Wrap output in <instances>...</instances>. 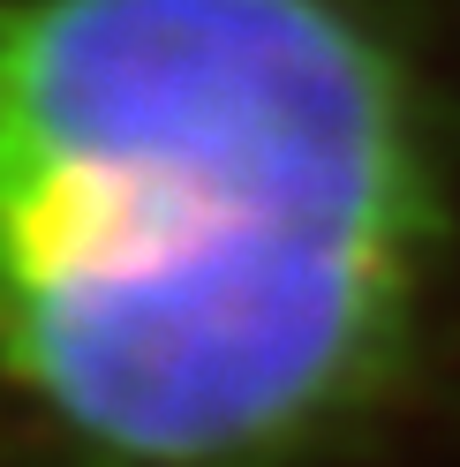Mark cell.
<instances>
[{
    "instance_id": "1",
    "label": "cell",
    "mask_w": 460,
    "mask_h": 467,
    "mask_svg": "<svg viewBox=\"0 0 460 467\" xmlns=\"http://www.w3.org/2000/svg\"><path fill=\"white\" fill-rule=\"evenodd\" d=\"M0 467H460V0H0Z\"/></svg>"
}]
</instances>
